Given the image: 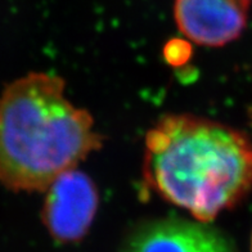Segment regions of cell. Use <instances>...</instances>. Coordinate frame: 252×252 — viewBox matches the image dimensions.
<instances>
[{
  "instance_id": "obj_6",
  "label": "cell",
  "mask_w": 252,
  "mask_h": 252,
  "mask_svg": "<svg viewBox=\"0 0 252 252\" xmlns=\"http://www.w3.org/2000/svg\"><path fill=\"white\" fill-rule=\"evenodd\" d=\"M190 45L184 40L174 39L166 44L163 48V57L166 62L171 66H180L184 64L190 57Z\"/></svg>"
},
{
  "instance_id": "obj_5",
  "label": "cell",
  "mask_w": 252,
  "mask_h": 252,
  "mask_svg": "<svg viewBox=\"0 0 252 252\" xmlns=\"http://www.w3.org/2000/svg\"><path fill=\"white\" fill-rule=\"evenodd\" d=\"M250 0H175L174 18L180 32L203 47H222L247 26Z\"/></svg>"
},
{
  "instance_id": "obj_7",
  "label": "cell",
  "mask_w": 252,
  "mask_h": 252,
  "mask_svg": "<svg viewBox=\"0 0 252 252\" xmlns=\"http://www.w3.org/2000/svg\"><path fill=\"white\" fill-rule=\"evenodd\" d=\"M251 250H252V236H251Z\"/></svg>"
},
{
  "instance_id": "obj_4",
  "label": "cell",
  "mask_w": 252,
  "mask_h": 252,
  "mask_svg": "<svg viewBox=\"0 0 252 252\" xmlns=\"http://www.w3.org/2000/svg\"><path fill=\"white\" fill-rule=\"evenodd\" d=\"M119 252H238L233 241L210 224L178 218L151 220L127 234Z\"/></svg>"
},
{
  "instance_id": "obj_3",
  "label": "cell",
  "mask_w": 252,
  "mask_h": 252,
  "mask_svg": "<svg viewBox=\"0 0 252 252\" xmlns=\"http://www.w3.org/2000/svg\"><path fill=\"white\" fill-rule=\"evenodd\" d=\"M99 205L98 189L77 169L61 174L45 190L41 219L57 242H79L89 232Z\"/></svg>"
},
{
  "instance_id": "obj_1",
  "label": "cell",
  "mask_w": 252,
  "mask_h": 252,
  "mask_svg": "<svg viewBox=\"0 0 252 252\" xmlns=\"http://www.w3.org/2000/svg\"><path fill=\"white\" fill-rule=\"evenodd\" d=\"M147 188L210 224L252 189V142L239 130L194 115H166L147 131Z\"/></svg>"
},
{
  "instance_id": "obj_2",
  "label": "cell",
  "mask_w": 252,
  "mask_h": 252,
  "mask_svg": "<svg viewBox=\"0 0 252 252\" xmlns=\"http://www.w3.org/2000/svg\"><path fill=\"white\" fill-rule=\"evenodd\" d=\"M103 146L93 116L66 96L61 76L31 72L0 96V183L12 192H45Z\"/></svg>"
}]
</instances>
